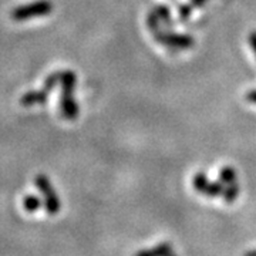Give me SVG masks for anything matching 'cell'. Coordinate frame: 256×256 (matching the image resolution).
I'll list each match as a JSON object with an SVG mask.
<instances>
[{
	"instance_id": "6da1fadb",
	"label": "cell",
	"mask_w": 256,
	"mask_h": 256,
	"mask_svg": "<svg viewBox=\"0 0 256 256\" xmlns=\"http://www.w3.org/2000/svg\"><path fill=\"white\" fill-rule=\"evenodd\" d=\"M54 10V4L50 0H34L32 3H26L18 6L10 12V18L13 22H28L32 18H43L50 14Z\"/></svg>"
},
{
	"instance_id": "7a4b0ae2",
	"label": "cell",
	"mask_w": 256,
	"mask_h": 256,
	"mask_svg": "<svg viewBox=\"0 0 256 256\" xmlns=\"http://www.w3.org/2000/svg\"><path fill=\"white\" fill-rule=\"evenodd\" d=\"M34 185L38 190V192L43 195V204L48 215H57L60 212L62 204L58 200V195L53 188V184L44 174H37L34 178Z\"/></svg>"
},
{
	"instance_id": "3957f363",
	"label": "cell",
	"mask_w": 256,
	"mask_h": 256,
	"mask_svg": "<svg viewBox=\"0 0 256 256\" xmlns=\"http://www.w3.org/2000/svg\"><path fill=\"white\" fill-rule=\"evenodd\" d=\"M152 36L158 43L175 48V50H182V48H191L195 44L194 37L188 34H180V33H172V32H166V30H156V33H152Z\"/></svg>"
},
{
	"instance_id": "277c9868",
	"label": "cell",
	"mask_w": 256,
	"mask_h": 256,
	"mask_svg": "<svg viewBox=\"0 0 256 256\" xmlns=\"http://www.w3.org/2000/svg\"><path fill=\"white\" fill-rule=\"evenodd\" d=\"M58 106H60V112L64 118L68 121H74L77 120L78 114H80V107L78 102L74 97V92H60V100H58Z\"/></svg>"
},
{
	"instance_id": "5b68a950",
	"label": "cell",
	"mask_w": 256,
	"mask_h": 256,
	"mask_svg": "<svg viewBox=\"0 0 256 256\" xmlns=\"http://www.w3.org/2000/svg\"><path fill=\"white\" fill-rule=\"evenodd\" d=\"M48 101V92L42 88V90H30V92H24L20 97V104L23 107H32V106H43Z\"/></svg>"
},
{
	"instance_id": "8992f818",
	"label": "cell",
	"mask_w": 256,
	"mask_h": 256,
	"mask_svg": "<svg viewBox=\"0 0 256 256\" xmlns=\"http://www.w3.org/2000/svg\"><path fill=\"white\" fill-rule=\"evenodd\" d=\"M172 255V245L170 242H162L156 248L151 249H144L137 252L136 256H171Z\"/></svg>"
},
{
	"instance_id": "52a82bcc",
	"label": "cell",
	"mask_w": 256,
	"mask_h": 256,
	"mask_svg": "<svg viewBox=\"0 0 256 256\" xmlns=\"http://www.w3.org/2000/svg\"><path fill=\"white\" fill-rule=\"evenodd\" d=\"M60 87L64 92H74L77 87V76L72 70H64L60 73Z\"/></svg>"
},
{
	"instance_id": "ba28073f",
	"label": "cell",
	"mask_w": 256,
	"mask_h": 256,
	"mask_svg": "<svg viewBox=\"0 0 256 256\" xmlns=\"http://www.w3.org/2000/svg\"><path fill=\"white\" fill-rule=\"evenodd\" d=\"M42 206H44L43 200H40V196H37L34 194H28L23 198V208L28 214H34L40 210Z\"/></svg>"
},
{
	"instance_id": "9c48e42d",
	"label": "cell",
	"mask_w": 256,
	"mask_h": 256,
	"mask_svg": "<svg viewBox=\"0 0 256 256\" xmlns=\"http://www.w3.org/2000/svg\"><path fill=\"white\" fill-rule=\"evenodd\" d=\"M152 10L156 12V14L160 18L161 23H164L166 28H171V26H172L174 22H172L171 10L168 9V6H165V4H156Z\"/></svg>"
},
{
	"instance_id": "30bf717a",
	"label": "cell",
	"mask_w": 256,
	"mask_h": 256,
	"mask_svg": "<svg viewBox=\"0 0 256 256\" xmlns=\"http://www.w3.org/2000/svg\"><path fill=\"white\" fill-rule=\"evenodd\" d=\"M238 195H239V184L236 182V181L232 184H228V185L225 186V190H224V194H222L224 201L226 202V204H234V202L236 201Z\"/></svg>"
},
{
	"instance_id": "8fae6325",
	"label": "cell",
	"mask_w": 256,
	"mask_h": 256,
	"mask_svg": "<svg viewBox=\"0 0 256 256\" xmlns=\"http://www.w3.org/2000/svg\"><path fill=\"white\" fill-rule=\"evenodd\" d=\"M208 184H210V181H208V176H206L205 172H196L195 176H194V180H192V185H194L195 191L200 192V194L205 192Z\"/></svg>"
},
{
	"instance_id": "7c38bea8",
	"label": "cell",
	"mask_w": 256,
	"mask_h": 256,
	"mask_svg": "<svg viewBox=\"0 0 256 256\" xmlns=\"http://www.w3.org/2000/svg\"><path fill=\"white\" fill-rule=\"evenodd\" d=\"M220 181L224 185H228L236 181V171L232 166H224L220 171Z\"/></svg>"
},
{
	"instance_id": "4fadbf2b",
	"label": "cell",
	"mask_w": 256,
	"mask_h": 256,
	"mask_svg": "<svg viewBox=\"0 0 256 256\" xmlns=\"http://www.w3.org/2000/svg\"><path fill=\"white\" fill-rule=\"evenodd\" d=\"M224 190H225V185L220 182V181H215V182H210L206 190L204 192V195H206L208 198H216L224 194Z\"/></svg>"
},
{
	"instance_id": "5bb4252c",
	"label": "cell",
	"mask_w": 256,
	"mask_h": 256,
	"mask_svg": "<svg viewBox=\"0 0 256 256\" xmlns=\"http://www.w3.org/2000/svg\"><path fill=\"white\" fill-rule=\"evenodd\" d=\"M60 73L62 72H54V73L48 74L46 78H44V84H43V88L47 92H53L56 87L60 84Z\"/></svg>"
},
{
	"instance_id": "9a60e30c",
	"label": "cell",
	"mask_w": 256,
	"mask_h": 256,
	"mask_svg": "<svg viewBox=\"0 0 256 256\" xmlns=\"http://www.w3.org/2000/svg\"><path fill=\"white\" fill-rule=\"evenodd\" d=\"M146 26H148L151 33H156V30L161 28V20L156 16L154 10H151V12L148 13V16H146Z\"/></svg>"
},
{
	"instance_id": "2e32d148",
	"label": "cell",
	"mask_w": 256,
	"mask_h": 256,
	"mask_svg": "<svg viewBox=\"0 0 256 256\" xmlns=\"http://www.w3.org/2000/svg\"><path fill=\"white\" fill-rule=\"evenodd\" d=\"M192 9H194V6H192L191 3L180 6V18H181V22H188L190 20L192 14Z\"/></svg>"
},
{
	"instance_id": "e0dca14e",
	"label": "cell",
	"mask_w": 256,
	"mask_h": 256,
	"mask_svg": "<svg viewBox=\"0 0 256 256\" xmlns=\"http://www.w3.org/2000/svg\"><path fill=\"white\" fill-rule=\"evenodd\" d=\"M249 44H250V47H252V50H254V53L256 56V30L250 32V34H249Z\"/></svg>"
},
{
	"instance_id": "ac0fdd59",
	"label": "cell",
	"mask_w": 256,
	"mask_h": 256,
	"mask_svg": "<svg viewBox=\"0 0 256 256\" xmlns=\"http://www.w3.org/2000/svg\"><path fill=\"white\" fill-rule=\"evenodd\" d=\"M246 100L252 104H256V90H250L246 94Z\"/></svg>"
},
{
	"instance_id": "d6986e66",
	"label": "cell",
	"mask_w": 256,
	"mask_h": 256,
	"mask_svg": "<svg viewBox=\"0 0 256 256\" xmlns=\"http://www.w3.org/2000/svg\"><path fill=\"white\" fill-rule=\"evenodd\" d=\"M206 3V0H191V4L194 8H202Z\"/></svg>"
},
{
	"instance_id": "ffe728a7",
	"label": "cell",
	"mask_w": 256,
	"mask_h": 256,
	"mask_svg": "<svg viewBox=\"0 0 256 256\" xmlns=\"http://www.w3.org/2000/svg\"><path fill=\"white\" fill-rule=\"evenodd\" d=\"M245 256H256V249L255 250H250V252H248Z\"/></svg>"
},
{
	"instance_id": "44dd1931",
	"label": "cell",
	"mask_w": 256,
	"mask_h": 256,
	"mask_svg": "<svg viewBox=\"0 0 256 256\" xmlns=\"http://www.w3.org/2000/svg\"><path fill=\"white\" fill-rule=\"evenodd\" d=\"M171 256H174V255H171Z\"/></svg>"
}]
</instances>
